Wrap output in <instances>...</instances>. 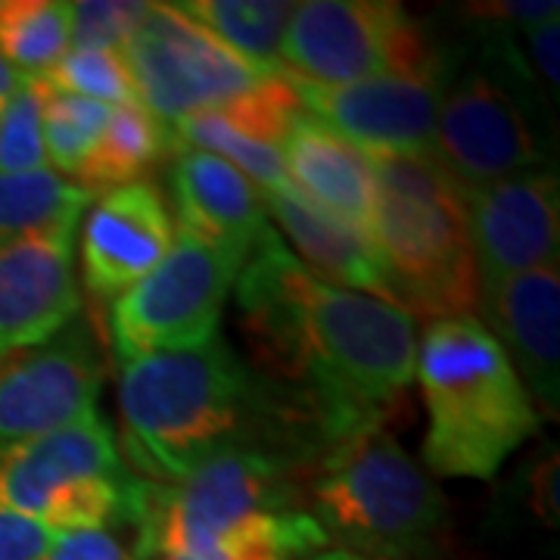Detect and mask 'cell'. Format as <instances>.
I'll return each mask as SVG.
<instances>
[{"mask_svg": "<svg viewBox=\"0 0 560 560\" xmlns=\"http://www.w3.org/2000/svg\"><path fill=\"white\" fill-rule=\"evenodd\" d=\"M119 411L125 455L150 482H178L237 448L318 464L349 440L315 393L249 371L221 337L121 364Z\"/></svg>", "mask_w": 560, "mask_h": 560, "instance_id": "obj_1", "label": "cell"}, {"mask_svg": "<svg viewBox=\"0 0 560 560\" xmlns=\"http://www.w3.org/2000/svg\"><path fill=\"white\" fill-rule=\"evenodd\" d=\"M249 340L283 383L315 393L349 433L377 427L418 368V324L399 305L312 275L278 234L234 280Z\"/></svg>", "mask_w": 560, "mask_h": 560, "instance_id": "obj_2", "label": "cell"}, {"mask_svg": "<svg viewBox=\"0 0 560 560\" xmlns=\"http://www.w3.org/2000/svg\"><path fill=\"white\" fill-rule=\"evenodd\" d=\"M415 377L427 401L423 464L436 477L492 480L539 433L529 393L480 318L433 320Z\"/></svg>", "mask_w": 560, "mask_h": 560, "instance_id": "obj_3", "label": "cell"}, {"mask_svg": "<svg viewBox=\"0 0 560 560\" xmlns=\"http://www.w3.org/2000/svg\"><path fill=\"white\" fill-rule=\"evenodd\" d=\"M377 180L371 243L389 300L411 318H477L480 271L458 180L436 156H368Z\"/></svg>", "mask_w": 560, "mask_h": 560, "instance_id": "obj_4", "label": "cell"}, {"mask_svg": "<svg viewBox=\"0 0 560 560\" xmlns=\"http://www.w3.org/2000/svg\"><path fill=\"white\" fill-rule=\"evenodd\" d=\"M308 499L327 539L396 560L430 555L448 514L433 477L381 427L334 445L318 460Z\"/></svg>", "mask_w": 560, "mask_h": 560, "instance_id": "obj_5", "label": "cell"}, {"mask_svg": "<svg viewBox=\"0 0 560 560\" xmlns=\"http://www.w3.org/2000/svg\"><path fill=\"white\" fill-rule=\"evenodd\" d=\"M131 495L135 480L97 411L38 440L0 448V511L50 533L125 526L131 523Z\"/></svg>", "mask_w": 560, "mask_h": 560, "instance_id": "obj_6", "label": "cell"}, {"mask_svg": "<svg viewBox=\"0 0 560 560\" xmlns=\"http://www.w3.org/2000/svg\"><path fill=\"white\" fill-rule=\"evenodd\" d=\"M300 464L237 448L221 452L178 482L135 480V558H194L215 548L253 514L293 511Z\"/></svg>", "mask_w": 560, "mask_h": 560, "instance_id": "obj_7", "label": "cell"}, {"mask_svg": "<svg viewBox=\"0 0 560 560\" xmlns=\"http://www.w3.org/2000/svg\"><path fill=\"white\" fill-rule=\"evenodd\" d=\"M480 66L442 91L433 156L460 190L514 178L545 160L526 101L533 72L511 35H489Z\"/></svg>", "mask_w": 560, "mask_h": 560, "instance_id": "obj_8", "label": "cell"}, {"mask_svg": "<svg viewBox=\"0 0 560 560\" xmlns=\"http://www.w3.org/2000/svg\"><path fill=\"white\" fill-rule=\"evenodd\" d=\"M278 69L324 88L386 75H445L423 25L393 0L296 3Z\"/></svg>", "mask_w": 560, "mask_h": 560, "instance_id": "obj_9", "label": "cell"}, {"mask_svg": "<svg viewBox=\"0 0 560 560\" xmlns=\"http://www.w3.org/2000/svg\"><path fill=\"white\" fill-rule=\"evenodd\" d=\"M241 268L243 259L234 253L178 228L165 259L109 308L116 359L128 364L162 352L200 349L215 340Z\"/></svg>", "mask_w": 560, "mask_h": 560, "instance_id": "obj_10", "label": "cell"}, {"mask_svg": "<svg viewBox=\"0 0 560 560\" xmlns=\"http://www.w3.org/2000/svg\"><path fill=\"white\" fill-rule=\"evenodd\" d=\"M121 57L138 103L165 125L215 113L271 72L221 44L175 3H150Z\"/></svg>", "mask_w": 560, "mask_h": 560, "instance_id": "obj_11", "label": "cell"}, {"mask_svg": "<svg viewBox=\"0 0 560 560\" xmlns=\"http://www.w3.org/2000/svg\"><path fill=\"white\" fill-rule=\"evenodd\" d=\"M101 383L97 346L79 318L54 340L0 355V448L94 415Z\"/></svg>", "mask_w": 560, "mask_h": 560, "instance_id": "obj_12", "label": "cell"}, {"mask_svg": "<svg viewBox=\"0 0 560 560\" xmlns=\"http://www.w3.org/2000/svg\"><path fill=\"white\" fill-rule=\"evenodd\" d=\"M442 91L445 75H386L340 88L300 81L305 113L368 156H433Z\"/></svg>", "mask_w": 560, "mask_h": 560, "instance_id": "obj_13", "label": "cell"}, {"mask_svg": "<svg viewBox=\"0 0 560 560\" xmlns=\"http://www.w3.org/2000/svg\"><path fill=\"white\" fill-rule=\"evenodd\" d=\"M480 287L558 261L560 190L555 168L460 190Z\"/></svg>", "mask_w": 560, "mask_h": 560, "instance_id": "obj_14", "label": "cell"}, {"mask_svg": "<svg viewBox=\"0 0 560 560\" xmlns=\"http://www.w3.org/2000/svg\"><path fill=\"white\" fill-rule=\"evenodd\" d=\"M75 224L60 221L0 246V355L54 340L79 318Z\"/></svg>", "mask_w": 560, "mask_h": 560, "instance_id": "obj_15", "label": "cell"}, {"mask_svg": "<svg viewBox=\"0 0 560 560\" xmlns=\"http://www.w3.org/2000/svg\"><path fill=\"white\" fill-rule=\"evenodd\" d=\"M480 324L495 337L529 399L560 408V268H541L480 287Z\"/></svg>", "mask_w": 560, "mask_h": 560, "instance_id": "obj_16", "label": "cell"}, {"mask_svg": "<svg viewBox=\"0 0 560 560\" xmlns=\"http://www.w3.org/2000/svg\"><path fill=\"white\" fill-rule=\"evenodd\" d=\"M175 224L150 180H135L94 202L81 234V271L94 300H119L172 249Z\"/></svg>", "mask_w": 560, "mask_h": 560, "instance_id": "obj_17", "label": "cell"}, {"mask_svg": "<svg viewBox=\"0 0 560 560\" xmlns=\"http://www.w3.org/2000/svg\"><path fill=\"white\" fill-rule=\"evenodd\" d=\"M178 160L172 165V190L180 231L249 259L275 234L259 190L234 165L212 153L190 150L172 140Z\"/></svg>", "mask_w": 560, "mask_h": 560, "instance_id": "obj_18", "label": "cell"}, {"mask_svg": "<svg viewBox=\"0 0 560 560\" xmlns=\"http://www.w3.org/2000/svg\"><path fill=\"white\" fill-rule=\"evenodd\" d=\"M280 153L290 184L305 200L371 237L377 180L368 153H361L355 143L340 138L308 113L290 128Z\"/></svg>", "mask_w": 560, "mask_h": 560, "instance_id": "obj_19", "label": "cell"}, {"mask_svg": "<svg viewBox=\"0 0 560 560\" xmlns=\"http://www.w3.org/2000/svg\"><path fill=\"white\" fill-rule=\"evenodd\" d=\"M259 197L268 219H275L283 228V234L300 249V256L305 259L302 265L312 275H318L327 283H337L342 290L393 302L381 256L368 234L318 209L296 187H283L271 194L259 190Z\"/></svg>", "mask_w": 560, "mask_h": 560, "instance_id": "obj_20", "label": "cell"}, {"mask_svg": "<svg viewBox=\"0 0 560 560\" xmlns=\"http://www.w3.org/2000/svg\"><path fill=\"white\" fill-rule=\"evenodd\" d=\"M172 147V128L147 113L140 103L116 106L109 125L97 140L94 153L84 160L75 184L94 200V194H109L125 184L140 180Z\"/></svg>", "mask_w": 560, "mask_h": 560, "instance_id": "obj_21", "label": "cell"}, {"mask_svg": "<svg viewBox=\"0 0 560 560\" xmlns=\"http://www.w3.org/2000/svg\"><path fill=\"white\" fill-rule=\"evenodd\" d=\"M175 7L261 69H278L280 40L296 10L287 0H184Z\"/></svg>", "mask_w": 560, "mask_h": 560, "instance_id": "obj_22", "label": "cell"}, {"mask_svg": "<svg viewBox=\"0 0 560 560\" xmlns=\"http://www.w3.org/2000/svg\"><path fill=\"white\" fill-rule=\"evenodd\" d=\"M69 0H0V57L20 75H44L69 54Z\"/></svg>", "mask_w": 560, "mask_h": 560, "instance_id": "obj_23", "label": "cell"}, {"mask_svg": "<svg viewBox=\"0 0 560 560\" xmlns=\"http://www.w3.org/2000/svg\"><path fill=\"white\" fill-rule=\"evenodd\" d=\"M91 197L54 168L0 172V246L60 221H79Z\"/></svg>", "mask_w": 560, "mask_h": 560, "instance_id": "obj_24", "label": "cell"}, {"mask_svg": "<svg viewBox=\"0 0 560 560\" xmlns=\"http://www.w3.org/2000/svg\"><path fill=\"white\" fill-rule=\"evenodd\" d=\"M172 140L180 143V147H190V150L212 153V156H219L228 165H234L243 178H249L256 184V190H261V194L293 187L290 175H287V162H283L280 147L246 138L241 131H234L215 113H202V116L175 121Z\"/></svg>", "mask_w": 560, "mask_h": 560, "instance_id": "obj_25", "label": "cell"}, {"mask_svg": "<svg viewBox=\"0 0 560 560\" xmlns=\"http://www.w3.org/2000/svg\"><path fill=\"white\" fill-rule=\"evenodd\" d=\"M113 116V106L97 101H84L72 94L50 91L40 113V138L47 162H54L57 175H79L84 160L94 153L97 140L103 138Z\"/></svg>", "mask_w": 560, "mask_h": 560, "instance_id": "obj_26", "label": "cell"}, {"mask_svg": "<svg viewBox=\"0 0 560 560\" xmlns=\"http://www.w3.org/2000/svg\"><path fill=\"white\" fill-rule=\"evenodd\" d=\"M215 116L228 121L234 131L246 138L280 147L290 128L305 116V103L300 94V81L287 75L283 69H271L241 97L228 101Z\"/></svg>", "mask_w": 560, "mask_h": 560, "instance_id": "obj_27", "label": "cell"}, {"mask_svg": "<svg viewBox=\"0 0 560 560\" xmlns=\"http://www.w3.org/2000/svg\"><path fill=\"white\" fill-rule=\"evenodd\" d=\"M38 79L57 94L97 101L113 109L138 103L135 81H131L121 50H72L69 47V54Z\"/></svg>", "mask_w": 560, "mask_h": 560, "instance_id": "obj_28", "label": "cell"}, {"mask_svg": "<svg viewBox=\"0 0 560 560\" xmlns=\"http://www.w3.org/2000/svg\"><path fill=\"white\" fill-rule=\"evenodd\" d=\"M50 88L28 75L22 88L10 97L3 116H0V172L20 175V172H38L47 168L44 138H40V113Z\"/></svg>", "mask_w": 560, "mask_h": 560, "instance_id": "obj_29", "label": "cell"}, {"mask_svg": "<svg viewBox=\"0 0 560 560\" xmlns=\"http://www.w3.org/2000/svg\"><path fill=\"white\" fill-rule=\"evenodd\" d=\"M150 3L143 0H79L72 3V50H121L138 32Z\"/></svg>", "mask_w": 560, "mask_h": 560, "instance_id": "obj_30", "label": "cell"}, {"mask_svg": "<svg viewBox=\"0 0 560 560\" xmlns=\"http://www.w3.org/2000/svg\"><path fill=\"white\" fill-rule=\"evenodd\" d=\"M40 560H138L116 536V529H72L54 533Z\"/></svg>", "mask_w": 560, "mask_h": 560, "instance_id": "obj_31", "label": "cell"}, {"mask_svg": "<svg viewBox=\"0 0 560 560\" xmlns=\"http://www.w3.org/2000/svg\"><path fill=\"white\" fill-rule=\"evenodd\" d=\"M558 445H548L539 458L533 460L529 474H526V486H529V508L545 526H558L560 521V477H558Z\"/></svg>", "mask_w": 560, "mask_h": 560, "instance_id": "obj_32", "label": "cell"}, {"mask_svg": "<svg viewBox=\"0 0 560 560\" xmlns=\"http://www.w3.org/2000/svg\"><path fill=\"white\" fill-rule=\"evenodd\" d=\"M467 16L477 22H495V25H514L529 28L536 22L558 20L555 0H486V3H467Z\"/></svg>", "mask_w": 560, "mask_h": 560, "instance_id": "obj_33", "label": "cell"}, {"mask_svg": "<svg viewBox=\"0 0 560 560\" xmlns=\"http://www.w3.org/2000/svg\"><path fill=\"white\" fill-rule=\"evenodd\" d=\"M521 38L529 50L533 69L539 72V81L545 91H551V97H558L560 69H558V47H560V22H536L529 28H521ZM529 69V72H533Z\"/></svg>", "mask_w": 560, "mask_h": 560, "instance_id": "obj_34", "label": "cell"}, {"mask_svg": "<svg viewBox=\"0 0 560 560\" xmlns=\"http://www.w3.org/2000/svg\"><path fill=\"white\" fill-rule=\"evenodd\" d=\"M50 536L47 526L0 511V560H40Z\"/></svg>", "mask_w": 560, "mask_h": 560, "instance_id": "obj_35", "label": "cell"}, {"mask_svg": "<svg viewBox=\"0 0 560 560\" xmlns=\"http://www.w3.org/2000/svg\"><path fill=\"white\" fill-rule=\"evenodd\" d=\"M25 79H28V75H20L13 66H7V62H3V57H0V116H3L7 103H10V97L20 91L22 81Z\"/></svg>", "mask_w": 560, "mask_h": 560, "instance_id": "obj_36", "label": "cell"}, {"mask_svg": "<svg viewBox=\"0 0 560 560\" xmlns=\"http://www.w3.org/2000/svg\"><path fill=\"white\" fill-rule=\"evenodd\" d=\"M308 560H396V558H381V555H361V551H349V548H327L318 551Z\"/></svg>", "mask_w": 560, "mask_h": 560, "instance_id": "obj_37", "label": "cell"}, {"mask_svg": "<svg viewBox=\"0 0 560 560\" xmlns=\"http://www.w3.org/2000/svg\"><path fill=\"white\" fill-rule=\"evenodd\" d=\"M143 560H224L219 555V551H206V555H194V558H165V555H160V558H143Z\"/></svg>", "mask_w": 560, "mask_h": 560, "instance_id": "obj_38", "label": "cell"}]
</instances>
